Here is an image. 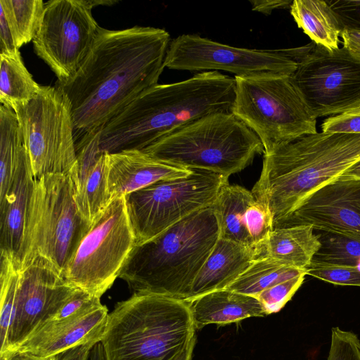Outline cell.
I'll list each match as a JSON object with an SVG mask.
<instances>
[{
    "instance_id": "1",
    "label": "cell",
    "mask_w": 360,
    "mask_h": 360,
    "mask_svg": "<svg viewBox=\"0 0 360 360\" xmlns=\"http://www.w3.org/2000/svg\"><path fill=\"white\" fill-rule=\"evenodd\" d=\"M170 41L169 34L162 28L136 25L110 30L100 27L76 74L56 84L70 101L75 136L81 139L98 130L157 84Z\"/></svg>"
},
{
    "instance_id": "2",
    "label": "cell",
    "mask_w": 360,
    "mask_h": 360,
    "mask_svg": "<svg viewBox=\"0 0 360 360\" xmlns=\"http://www.w3.org/2000/svg\"><path fill=\"white\" fill-rule=\"evenodd\" d=\"M235 77L205 71L143 91L98 131L99 154L143 150L206 115L231 112Z\"/></svg>"
},
{
    "instance_id": "3",
    "label": "cell",
    "mask_w": 360,
    "mask_h": 360,
    "mask_svg": "<svg viewBox=\"0 0 360 360\" xmlns=\"http://www.w3.org/2000/svg\"><path fill=\"white\" fill-rule=\"evenodd\" d=\"M359 160L360 134L304 135L264 153L262 169L251 191L274 223Z\"/></svg>"
},
{
    "instance_id": "4",
    "label": "cell",
    "mask_w": 360,
    "mask_h": 360,
    "mask_svg": "<svg viewBox=\"0 0 360 360\" xmlns=\"http://www.w3.org/2000/svg\"><path fill=\"white\" fill-rule=\"evenodd\" d=\"M219 237L213 205L198 210L153 238L135 245L119 278L134 292L186 301Z\"/></svg>"
},
{
    "instance_id": "5",
    "label": "cell",
    "mask_w": 360,
    "mask_h": 360,
    "mask_svg": "<svg viewBox=\"0 0 360 360\" xmlns=\"http://www.w3.org/2000/svg\"><path fill=\"white\" fill-rule=\"evenodd\" d=\"M195 330L188 302L134 292L109 314L101 342L106 360H174Z\"/></svg>"
},
{
    "instance_id": "6",
    "label": "cell",
    "mask_w": 360,
    "mask_h": 360,
    "mask_svg": "<svg viewBox=\"0 0 360 360\" xmlns=\"http://www.w3.org/2000/svg\"><path fill=\"white\" fill-rule=\"evenodd\" d=\"M160 162L226 178L264 153L257 134L232 112L201 117L143 149Z\"/></svg>"
},
{
    "instance_id": "7",
    "label": "cell",
    "mask_w": 360,
    "mask_h": 360,
    "mask_svg": "<svg viewBox=\"0 0 360 360\" xmlns=\"http://www.w3.org/2000/svg\"><path fill=\"white\" fill-rule=\"evenodd\" d=\"M75 193L70 174H49L35 178L19 269L41 256L63 276L90 227L78 210Z\"/></svg>"
},
{
    "instance_id": "8",
    "label": "cell",
    "mask_w": 360,
    "mask_h": 360,
    "mask_svg": "<svg viewBox=\"0 0 360 360\" xmlns=\"http://www.w3.org/2000/svg\"><path fill=\"white\" fill-rule=\"evenodd\" d=\"M231 112L259 137L267 153L317 133L314 116L292 76L235 77Z\"/></svg>"
},
{
    "instance_id": "9",
    "label": "cell",
    "mask_w": 360,
    "mask_h": 360,
    "mask_svg": "<svg viewBox=\"0 0 360 360\" xmlns=\"http://www.w3.org/2000/svg\"><path fill=\"white\" fill-rule=\"evenodd\" d=\"M135 245L124 196L116 197L80 240L63 277L74 288L101 298L119 277Z\"/></svg>"
},
{
    "instance_id": "10",
    "label": "cell",
    "mask_w": 360,
    "mask_h": 360,
    "mask_svg": "<svg viewBox=\"0 0 360 360\" xmlns=\"http://www.w3.org/2000/svg\"><path fill=\"white\" fill-rule=\"evenodd\" d=\"M228 178L193 169L190 175L155 182L124 195L136 245L157 236L191 214L212 206Z\"/></svg>"
},
{
    "instance_id": "11",
    "label": "cell",
    "mask_w": 360,
    "mask_h": 360,
    "mask_svg": "<svg viewBox=\"0 0 360 360\" xmlns=\"http://www.w3.org/2000/svg\"><path fill=\"white\" fill-rule=\"evenodd\" d=\"M13 111L34 177L69 175L77 156L71 105L64 91L57 85L41 86L35 98Z\"/></svg>"
},
{
    "instance_id": "12",
    "label": "cell",
    "mask_w": 360,
    "mask_h": 360,
    "mask_svg": "<svg viewBox=\"0 0 360 360\" xmlns=\"http://www.w3.org/2000/svg\"><path fill=\"white\" fill-rule=\"evenodd\" d=\"M315 45L311 41L296 48L250 49L224 44L197 34H182L170 41L165 68L188 71L223 70L241 77L292 76L301 60Z\"/></svg>"
},
{
    "instance_id": "13",
    "label": "cell",
    "mask_w": 360,
    "mask_h": 360,
    "mask_svg": "<svg viewBox=\"0 0 360 360\" xmlns=\"http://www.w3.org/2000/svg\"><path fill=\"white\" fill-rule=\"evenodd\" d=\"M91 10L87 0H52L45 4L33 47L58 82L76 74L93 46L100 27Z\"/></svg>"
},
{
    "instance_id": "14",
    "label": "cell",
    "mask_w": 360,
    "mask_h": 360,
    "mask_svg": "<svg viewBox=\"0 0 360 360\" xmlns=\"http://www.w3.org/2000/svg\"><path fill=\"white\" fill-rule=\"evenodd\" d=\"M292 77L316 118L360 105V60L343 46L330 50L316 44Z\"/></svg>"
},
{
    "instance_id": "15",
    "label": "cell",
    "mask_w": 360,
    "mask_h": 360,
    "mask_svg": "<svg viewBox=\"0 0 360 360\" xmlns=\"http://www.w3.org/2000/svg\"><path fill=\"white\" fill-rule=\"evenodd\" d=\"M17 309L6 349L15 352L51 318L77 289L46 259L36 256L20 269Z\"/></svg>"
},
{
    "instance_id": "16",
    "label": "cell",
    "mask_w": 360,
    "mask_h": 360,
    "mask_svg": "<svg viewBox=\"0 0 360 360\" xmlns=\"http://www.w3.org/2000/svg\"><path fill=\"white\" fill-rule=\"evenodd\" d=\"M311 226L323 232L360 235V180L336 179L314 191L274 229Z\"/></svg>"
},
{
    "instance_id": "17",
    "label": "cell",
    "mask_w": 360,
    "mask_h": 360,
    "mask_svg": "<svg viewBox=\"0 0 360 360\" xmlns=\"http://www.w3.org/2000/svg\"><path fill=\"white\" fill-rule=\"evenodd\" d=\"M108 315V308L101 304L71 321L43 326L15 351L47 358L79 346L97 344L102 340Z\"/></svg>"
},
{
    "instance_id": "18",
    "label": "cell",
    "mask_w": 360,
    "mask_h": 360,
    "mask_svg": "<svg viewBox=\"0 0 360 360\" xmlns=\"http://www.w3.org/2000/svg\"><path fill=\"white\" fill-rule=\"evenodd\" d=\"M105 159L107 188L111 199L160 181L185 177L193 172L160 162L141 150L105 153Z\"/></svg>"
},
{
    "instance_id": "19",
    "label": "cell",
    "mask_w": 360,
    "mask_h": 360,
    "mask_svg": "<svg viewBox=\"0 0 360 360\" xmlns=\"http://www.w3.org/2000/svg\"><path fill=\"white\" fill-rule=\"evenodd\" d=\"M34 180L27 151L9 191L0 200L1 252L11 257L18 267Z\"/></svg>"
},
{
    "instance_id": "20",
    "label": "cell",
    "mask_w": 360,
    "mask_h": 360,
    "mask_svg": "<svg viewBox=\"0 0 360 360\" xmlns=\"http://www.w3.org/2000/svg\"><path fill=\"white\" fill-rule=\"evenodd\" d=\"M257 250L219 238L195 278L188 299L226 289L257 258Z\"/></svg>"
},
{
    "instance_id": "21",
    "label": "cell",
    "mask_w": 360,
    "mask_h": 360,
    "mask_svg": "<svg viewBox=\"0 0 360 360\" xmlns=\"http://www.w3.org/2000/svg\"><path fill=\"white\" fill-rule=\"evenodd\" d=\"M186 302L195 329L212 323L224 325L267 315L257 297L228 289L212 291Z\"/></svg>"
},
{
    "instance_id": "22",
    "label": "cell",
    "mask_w": 360,
    "mask_h": 360,
    "mask_svg": "<svg viewBox=\"0 0 360 360\" xmlns=\"http://www.w3.org/2000/svg\"><path fill=\"white\" fill-rule=\"evenodd\" d=\"M311 226L274 229L259 257H266L288 266L305 270L321 248L320 236Z\"/></svg>"
},
{
    "instance_id": "23",
    "label": "cell",
    "mask_w": 360,
    "mask_h": 360,
    "mask_svg": "<svg viewBox=\"0 0 360 360\" xmlns=\"http://www.w3.org/2000/svg\"><path fill=\"white\" fill-rule=\"evenodd\" d=\"M255 200L252 191L243 186L228 183L222 187L213 204L219 227V238L255 248L245 219L248 208Z\"/></svg>"
},
{
    "instance_id": "24",
    "label": "cell",
    "mask_w": 360,
    "mask_h": 360,
    "mask_svg": "<svg viewBox=\"0 0 360 360\" xmlns=\"http://www.w3.org/2000/svg\"><path fill=\"white\" fill-rule=\"evenodd\" d=\"M290 9L298 27L315 44L330 50L339 49L343 26L326 1L294 0Z\"/></svg>"
},
{
    "instance_id": "25",
    "label": "cell",
    "mask_w": 360,
    "mask_h": 360,
    "mask_svg": "<svg viewBox=\"0 0 360 360\" xmlns=\"http://www.w3.org/2000/svg\"><path fill=\"white\" fill-rule=\"evenodd\" d=\"M41 89L26 68L19 50L0 53V101L12 110L35 98Z\"/></svg>"
},
{
    "instance_id": "26",
    "label": "cell",
    "mask_w": 360,
    "mask_h": 360,
    "mask_svg": "<svg viewBox=\"0 0 360 360\" xmlns=\"http://www.w3.org/2000/svg\"><path fill=\"white\" fill-rule=\"evenodd\" d=\"M27 150L15 112L0 107V200L9 191Z\"/></svg>"
},
{
    "instance_id": "27",
    "label": "cell",
    "mask_w": 360,
    "mask_h": 360,
    "mask_svg": "<svg viewBox=\"0 0 360 360\" xmlns=\"http://www.w3.org/2000/svg\"><path fill=\"white\" fill-rule=\"evenodd\" d=\"M301 274H306V271L288 266L269 257H259L226 289L256 297L271 286Z\"/></svg>"
},
{
    "instance_id": "28",
    "label": "cell",
    "mask_w": 360,
    "mask_h": 360,
    "mask_svg": "<svg viewBox=\"0 0 360 360\" xmlns=\"http://www.w3.org/2000/svg\"><path fill=\"white\" fill-rule=\"evenodd\" d=\"M105 153L101 154L76 188L75 202L83 219L90 226L108 206Z\"/></svg>"
},
{
    "instance_id": "29",
    "label": "cell",
    "mask_w": 360,
    "mask_h": 360,
    "mask_svg": "<svg viewBox=\"0 0 360 360\" xmlns=\"http://www.w3.org/2000/svg\"><path fill=\"white\" fill-rule=\"evenodd\" d=\"M45 4L42 0H0L15 47L33 41L40 27Z\"/></svg>"
},
{
    "instance_id": "30",
    "label": "cell",
    "mask_w": 360,
    "mask_h": 360,
    "mask_svg": "<svg viewBox=\"0 0 360 360\" xmlns=\"http://www.w3.org/2000/svg\"><path fill=\"white\" fill-rule=\"evenodd\" d=\"M20 272L13 259L1 252V309H0V355L7 347L18 303Z\"/></svg>"
},
{
    "instance_id": "31",
    "label": "cell",
    "mask_w": 360,
    "mask_h": 360,
    "mask_svg": "<svg viewBox=\"0 0 360 360\" xmlns=\"http://www.w3.org/2000/svg\"><path fill=\"white\" fill-rule=\"evenodd\" d=\"M319 236L321 245L311 262L360 267V235L323 232Z\"/></svg>"
},
{
    "instance_id": "32",
    "label": "cell",
    "mask_w": 360,
    "mask_h": 360,
    "mask_svg": "<svg viewBox=\"0 0 360 360\" xmlns=\"http://www.w3.org/2000/svg\"><path fill=\"white\" fill-rule=\"evenodd\" d=\"M245 222L248 233L259 256L274 229L273 217L263 205L255 200L247 210Z\"/></svg>"
},
{
    "instance_id": "33",
    "label": "cell",
    "mask_w": 360,
    "mask_h": 360,
    "mask_svg": "<svg viewBox=\"0 0 360 360\" xmlns=\"http://www.w3.org/2000/svg\"><path fill=\"white\" fill-rule=\"evenodd\" d=\"M305 275L301 274L276 283L256 297L267 315L279 311L285 305L304 282Z\"/></svg>"
},
{
    "instance_id": "34",
    "label": "cell",
    "mask_w": 360,
    "mask_h": 360,
    "mask_svg": "<svg viewBox=\"0 0 360 360\" xmlns=\"http://www.w3.org/2000/svg\"><path fill=\"white\" fill-rule=\"evenodd\" d=\"M306 275L334 285L360 287V267L311 262Z\"/></svg>"
},
{
    "instance_id": "35",
    "label": "cell",
    "mask_w": 360,
    "mask_h": 360,
    "mask_svg": "<svg viewBox=\"0 0 360 360\" xmlns=\"http://www.w3.org/2000/svg\"><path fill=\"white\" fill-rule=\"evenodd\" d=\"M327 360H360V340L357 335L339 327L333 328Z\"/></svg>"
},
{
    "instance_id": "36",
    "label": "cell",
    "mask_w": 360,
    "mask_h": 360,
    "mask_svg": "<svg viewBox=\"0 0 360 360\" xmlns=\"http://www.w3.org/2000/svg\"><path fill=\"white\" fill-rule=\"evenodd\" d=\"M321 129L323 132L360 134V105L326 118Z\"/></svg>"
},
{
    "instance_id": "37",
    "label": "cell",
    "mask_w": 360,
    "mask_h": 360,
    "mask_svg": "<svg viewBox=\"0 0 360 360\" xmlns=\"http://www.w3.org/2000/svg\"><path fill=\"white\" fill-rule=\"evenodd\" d=\"M327 2L338 17L343 28L360 30V0H331Z\"/></svg>"
},
{
    "instance_id": "38",
    "label": "cell",
    "mask_w": 360,
    "mask_h": 360,
    "mask_svg": "<svg viewBox=\"0 0 360 360\" xmlns=\"http://www.w3.org/2000/svg\"><path fill=\"white\" fill-rule=\"evenodd\" d=\"M340 37L343 40V47L354 57L360 60V30L345 27Z\"/></svg>"
},
{
    "instance_id": "39",
    "label": "cell",
    "mask_w": 360,
    "mask_h": 360,
    "mask_svg": "<svg viewBox=\"0 0 360 360\" xmlns=\"http://www.w3.org/2000/svg\"><path fill=\"white\" fill-rule=\"evenodd\" d=\"M252 5V10L263 13L266 15H270L273 11L290 8L292 1L290 0H255L250 1Z\"/></svg>"
},
{
    "instance_id": "40",
    "label": "cell",
    "mask_w": 360,
    "mask_h": 360,
    "mask_svg": "<svg viewBox=\"0 0 360 360\" xmlns=\"http://www.w3.org/2000/svg\"><path fill=\"white\" fill-rule=\"evenodd\" d=\"M18 49L13 42L12 34L7 20L0 11V53L14 52Z\"/></svg>"
},
{
    "instance_id": "41",
    "label": "cell",
    "mask_w": 360,
    "mask_h": 360,
    "mask_svg": "<svg viewBox=\"0 0 360 360\" xmlns=\"http://www.w3.org/2000/svg\"><path fill=\"white\" fill-rule=\"evenodd\" d=\"M57 356L52 357H40L29 352L15 351L0 360H56Z\"/></svg>"
},
{
    "instance_id": "42",
    "label": "cell",
    "mask_w": 360,
    "mask_h": 360,
    "mask_svg": "<svg viewBox=\"0 0 360 360\" xmlns=\"http://www.w3.org/2000/svg\"><path fill=\"white\" fill-rule=\"evenodd\" d=\"M339 179L360 180V160L347 169Z\"/></svg>"
},
{
    "instance_id": "43",
    "label": "cell",
    "mask_w": 360,
    "mask_h": 360,
    "mask_svg": "<svg viewBox=\"0 0 360 360\" xmlns=\"http://www.w3.org/2000/svg\"><path fill=\"white\" fill-rule=\"evenodd\" d=\"M195 344V343L192 344L174 360H191Z\"/></svg>"
},
{
    "instance_id": "44",
    "label": "cell",
    "mask_w": 360,
    "mask_h": 360,
    "mask_svg": "<svg viewBox=\"0 0 360 360\" xmlns=\"http://www.w3.org/2000/svg\"><path fill=\"white\" fill-rule=\"evenodd\" d=\"M88 4L93 8L95 6L103 5V6H112L114 4L117 3V1H105V0H87Z\"/></svg>"
}]
</instances>
